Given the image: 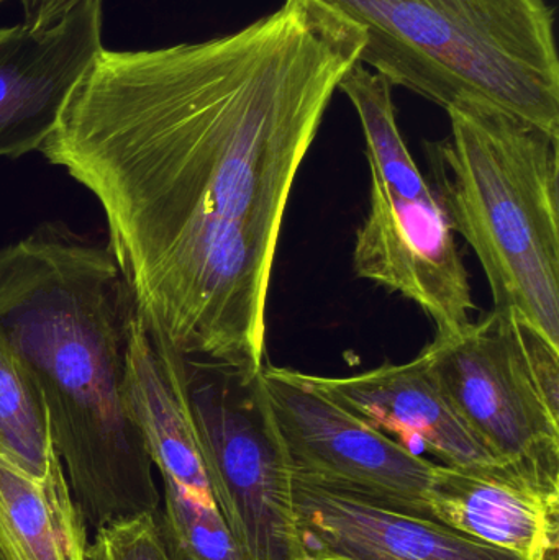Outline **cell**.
Here are the masks:
<instances>
[{
    "mask_svg": "<svg viewBox=\"0 0 559 560\" xmlns=\"http://www.w3.org/2000/svg\"><path fill=\"white\" fill-rule=\"evenodd\" d=\"M364 33L318 0L158 49H102L43 143L97 200L135 313L187 359L261 371L299 170Z\"/></svg>",
    "mask_w": 559,
    "mask_h": 560,
    "instance_id": "6da1fadb",
    "label": "cell"
},
{
    "mask_svg": "<svg viewBox=\"0 0 559 560\" xmlns=\"http://www.w3.org/2000/svg\"><path fill=\"white\" fill-rule=\"evenodd\" d=\"M133 315L107 246L46 223L0 249V335L45 400L53 446L95 532L160 512L153 460L124 395Z\"/></svg>",
    "mask_w": 559,
    "mask_h": 560,
    "instance_id": "7a4b0ae2",
    "label": "cell"
},
{
    "mask_svg": "<svg viewBox=\"0 0 559 560\" xmlns=\"http://www.w3.org/2000/svg\"><path fill=\"white\" fill-rule=\"evenodd\" d=\"M446 114L449 138L427 153L450 225L481 262L492 312L559 348V137L486 105Z\"/></svg>",
    "mask_w": 559,
    "mask_h": 560,
    "instance_id": "3957f363",
    "label": "cell"
},
{
    "mask_svg": "<svg viewBox=\"0 0 559 560\" xmlns=\"http://www.w3.org/2000/svg\"><path fill=\"white\" fill-rule=\"evenodd\" d=\"M364 33L360 65L439 107L499 108L559 137L548 0H318Z\"/></svg>",
    "mask_w": 559,
    "mask_h": 560,
    "instance_id": "277c9868",
    "label": "cell"
},
{
    "mask_svg": "<svg viewBox=\"0 0 559 560\" xmlns=\"http://www.w3.org/2000/svg\"><path fill=\"white\" fill-rule=\"evenodd\" d=\"M184 375L210 492L243 559L311 560L261 371L186 358Z\"/></svg>",
    "mask_w": 559,
    "mask_h": 560,
    "instance_id": "5b68a950",
    "label": "cell"
},
{
    "mask_svg": "<svg viewBox=\"0 0 559 560\" xmlns=\"http://www.w3.org/2000/svg\"><path fill=\"white\" fill-rule=\"evenodd\" d=\"M456 413L501 463L559 477V413L545 400L519 318L491 312L423 348Z\"/></svg>",
    "mask_w": 559,
    "mask_h": 560,
    "instance_id": "8992f818",
    "label": "cell"
},
{
    "mask_svg": "<svg viewBox=\"0 0 559 560\" xmlns=\"http://www.w3.org/2000/svg\"><path fill=\"white\" fill-rule=\"evenodd\" d=\"M261 384L294 479L430 518L436 464L312 387L302 372L263 364Z\"/></svg>",
    "mask_w": 559,
    "mask_h": 560,
    "instance_id": "52a82bcc",
    "label": "cell"
},
{
    "mask_svg": "<svg viewBox=\"0 0 559 560\" xmlns=\"http://www.w3.org/2000/svg\"><path fill=\"white\" fill-rule=\"evenodd\" d=\"M353 269L358 278L412 300L439 335L471 322V283L436 192L427 202H409L371 176L370 210L354 238Z\"/></svg>",
    "mask_w": 559,
    "mask_h": 560,
    "instance_id": "ba28073f",
    "label": "cell"
},
{
    "mask_svg": "<svg viewBox=\"0 0 559 560\" xmlns=\"http://www.w3.org/2000/svg\"><path fill=\"white\" fill-rule=\"evenodd\" d=\"M102 49V0H82L46 28H0V158L42 150Z\"/></svg>",
    "mask_w": 559,
    "mask_h": 560,
    "instance_id": "9c48e42d",
    "label": "cell"
},
{
    "mask_svg": "<svg viewBox=\"0 0 559 560\" xmlns=\"http://www.w3.org/2000/svg\"><path fill=\"white\" fill-rule=\"evenodd\" d=\"M430 518L524 560H559V477L508 463L436 466Z\"/></svg>",
    "mask_w": 559,
    "mask_h": 560,
    "instance_id": "30bf717a",
    "label": "cell"
},
{
    "mask_svg": "<svg viewBox=\"0 0 559 560\" xmlns=\"http://www.w3.org/2000/svg\"><path fill=\"white\" fill-rule=\"evenodd\" d=\"M292 493L311 560H524L435 520L384 509L305 480H292Z\"/></svg>",
    "mask_w": 559,
    "mask_h": 560,
    "instance_id": "8fae6325",
    "label": "cell"
},
{
    "mask_svg": "<svg viewBox=\"0 0 559 560\" xmlns=\"http://www.w3.org/2000/svg\"><path fill=\"white\" fill-rule=\"evenodd\" d=\"M304 378L381 433L400 438L406 446L409 441L422 444L443 466L501 463L456 413L422 352L404 364L386 362L347 377Z\"/></svg>",
    "mask_w": 559,
    "mask_h": 560,
    "instance_id": "7c38bea8",
    "label": "cell"
},
{
    "mask_svg": "<svg viewBox=\"0 0 559 560\" xmlns=\"http://www.w3.org/2000/svg\"><path fill=\"white\" fill-rule=\"evenodd\" d=\"M88 525L56 451L42 479L0 456L3 560H88Z\"/></svg>",
    "mask_w": 559,
    "mask_h": 560,
    "instance_id": "4fadbf2b",
    "label": "cell"
},
{
    "mask_svg": "<svg viewBox=\"0 0 559 560\" xmlns=\"http://www.w3.org/2000/svg\"><path fill=\"white\" fill-rule=\"evenodd\" d=\"M393 89L383 75L360 62L338 84V91L347 95L360 120L371 176L400 199L427 202L435 199V189L417 166L400 133Z\"/></svg>",
    "mask_w": 559,
    "mask_h": 560,
    "instance_id": "5bb4252c",
    "label": "cell"
},
{
    "mask_svg": "<svg viewBox=\"0 0 559 560\" xmlns=\"http://www.w3.org/2000/svg\"><path fill=\"white\" fill-rule=\"evenodd\" d=\"M53 453L45 400L19 355L0 335V456L42 479Z\"/></svg>",
    "mask_w": 559,
    "mask_h": 560,
    "instance_id": "9a60e30c",
    "label": "cell"
},
{
    "mask_svg": "<svg viewBox=\"0 0 559 560\" xmlns=\"http://www.w3.org/2000/svg\"><path fill=\"white\" fill-rule=\"evenodd\" d=\"M164 483L161 532L177 560H245L216 502L171 480Z\"/></svg>",
    "mask_w": 559,
    "mask_h": 560,
    "instance_id": "2e32d148",
    "label": "cell"
},
{
    "mask_svg": "<svg viewBox=\"0 0 559 560\" xmlns=\"http://www.w3.org/2000/svg\"><path fill=\"white\" fill-rule=\"evenodd\" d=\"M158 515H141L95 532L88 560H177L171 552Z\"/></svg>",
    "mask_w": 559,
    "mask_h": 560,
    "instance_id": "e0dca14e",
    "label": "cell"
},
{
    "mask_svg": "<svg viewBox=\"0 0 559 560\" xmlns=\"http://www.w3.org/2000/svg\"><path fill=\"white\" fill-rule=\"evenodd\" d=\"M23 7V23L30 28H46L61 20L69 10L82 0H20Z\"/></svg>",
    "mask_w": 559,
    "mask_h": 560,
    "instance_id": "ac0fdd59",
    "label": "cell"
},
{
    "mask_svg": "<svg viewBox=\"0 0 559 560\" xmlns=\"http://www.w3.org/2000/svg\"><path fill=\"white\" fill-rule=\"evenodd\" d=\"M0 560H3L2 556H0Z\"/></svg>",
    "mask_w": 559,
    "mask_h": 560,
    "instance_id": "d6986e66",
    "label": "cell"
}]
</instances>
